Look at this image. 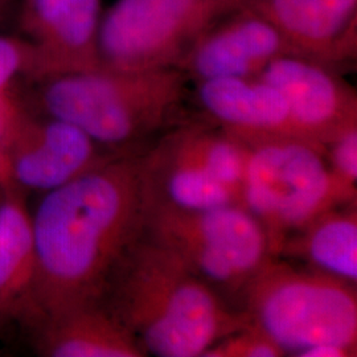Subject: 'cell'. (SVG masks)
<instances>
[{"instance_id":"obj_1","label":"cell","mask_w":357,"mask_h":357,"mask_svg":"<svg viewBox=\"0 0 357 357\" xmlns=\"http://www.w3.org/2000/svg\"><path fill=\"white\" fill-rule=\"evenodd\" d=\"M36 278L28 318L100 302L122 258L143 236L141 156L115 155L45 192L32 215Z\"/></svg>"},{"instance_id":"obj_2","label":"cell","mask_w":357,"mask_h":357,"mask_svg":"<svg viewBox=\"0 0 357 357\" xmlns=\"http://www.w3.org/2000/svg\"><path fill=\"white\" fill-rule=\"evenodd\" d=\"M102 301L147 356L203 357L249 324L243 311L144 234L115 268Z\"/></svg>"},{"instance_id":"obj_3","label":"cell","mask_w":357,"mask_h":357,"mask_svg":"<svg viewBox=\"0 0 357 357\" xmlns=\"http://www.w3.org/2000/svg\"><path fill=\"white\" fill-rule=\"evenodd\" d=\"M187 78L178 68H100L38 81V105L101 147L122 149L166 125L184 100Z\"/></svg>"},{"instance_id":"obj_4","label":"cell","mask_w":357,"mask_h":357,"mask_svg":"<svg viewBox=\"0 0 357 357\" xmlns=\"http://www.w3.org/2000/svg\"><path fill=\"white\" fill-rule=\"evenodd\" d=\"M250 324L298 356L314 345L357 354L356 284L268 257L236 301Z\"/></svg>"},{"instance_id":"obj_5","label":"cell","mask_w":357,"mask_h":357,"mask_svg":"<svg viewBox=\"0 0 357 357\" xmlns=\"http://www.w3.org/2000/svg\"><path fill=\"white\" fill-rule=\"evenodd\" d=\"M248 147L241 206L262 227L271 257L317 217L356 204V187L335 176L324 147L295 138Z\"/></svg>"},{"instance_id":"obj_6","label":"cell","mask_w":357,"mask_h":357,"mask_svg":"<svg viewBox=\"0 0 357 357\" xmlns=\"http://www.w3.org/2000/svg\"><path fill=\"white\" fill-rule=\"evenodd\" d=\"M143 234L230 303L271 257L262 227L240 205L192 211L144 203Z\"/></svg>"},{"instance_id":"obj_7","label":"cell","mask_w":357,"mask_h":357,"mask_svg":"<svg viewBox=\"0 0 357 357\" xmlns=\"http://www.w3.org/2000/svg\"><path fill=\"white\" fill-rule=\"evenodd\" d=\"M248 153L221 128L181 125L141 156L144 203L192 211L241 206Z\"/></svg>"},{"instance_id":"obj_8","label":"cell","mask_w":357,"mask_h":357,"mask_svg":"<svg viewBox=\"0 0 357 357\" xmlns=\"http://www.w3.org/2000/svg\"><path fill=\"white\" fill-rule=\"evenodd\" d=\"M243 0H115L101 17V66L113 70L178 68L205 31Z\"/></svg>"},{"instance_id":"obj_9","label":"cell","mask_w":357,"mask_h":357,"mask_svg":"<svg viewBox=\"0 0 357 357\" xmlns=\"http://www.w3.org/2000/svg\"><path fill=\"white\" fill-rule=\"evenodd\" d=\"M64 119L31 113L16 101L0 139L8 178L26 190L52 191L115 156Z\"/></svg>"},{"instance_id":"obj_10","label":"cell","mask_w":357,"mask_h":357,"mask_svg":"<svg viewBox=\"0 0 357 357\" xmlns=\"http://www.w3.org/2000/svg\"><path fill=\"white\" fill-rule=\"evenodd\" d=\"M101 0H22L16 31L31 47L26 76L51 77L100 69Z\"/></svg>"},{"instance_id":"obj_11","label":"cell","mask_w":357,"mask_h":357,"mask_svg":"<svg viewBox=\"0 0 357 357\" xmlns=\"http://www.w3.org/2000/svg\"><path fill=\"white\" fill-rule=\"evenodd\" d=\"M257 78L283 96L301 139L326 149L347 132L357 130L356 93L330 66L283 54Z\"/></svg>"},{"instance_id":"obj_12","label":"cell","mask_w":357,"mask_h":357,"mask_svg":"<svg viewBox=\"0 0 357 357\" xmlns=\"http://www.w3.org/2000/svg\"><path fill=\"white\" fill-rule=\"evenodd\" d=\"M283 54L290 52L280 31L262 15L240 6L193 43L178 69L196 82L252 78Z\"/></svg>"},{"instance_id":"obj_13","label":"cell","mask_w":357,"mask_h":357,"mask_svg":"<svg viewBox=\"0 0 357 357\" xmlns=\"http://www.w3.org/2000/svg\"><path fill=\"white\" fill-rule=\"evenodd\" d=\"M266 17L290 54L326 66L347 64L357 52V0H243Z\"/></svg>"},{"instance_id":"obj_14","label":"cell","mask_w":357,"mask_h":357,"mask_svg":"<svg viewBox=\"0 0 357 357\" xmlns=\"http://www.w3.org/2000/svg\"><path fill=\"white\" fill-rule=\"evenodd\" d=\"M197 85V98L205 114L217 128L246 146L283 138L301 139L286 100L268 82L257 77L215 78Z\"/></svg>"},{"instance_id":"obj_15","label":"cell","mask_w":357,"mask_h":357,"mask_svg":"<svg viewBox=\"0 0 357 357\" xmlns=\"http://www.w3.org/2000/svg\"><path fill=\"white\" fill-rule=\"evenodd\" d=\"M36 327V347L43 356H147L103 301L65 310L38 321Z\"/></svg>"},{"instance_id":"obj_16","label":"cell","mask_w":357,"mask_h":357,"mask_svg":"<svg viewBox=\"0 0 357 357\" xmlns=\"http://www.w3.org/2000/svg\"><path fill=\"white\" fill-rule=\"evenodd\" d=\"M36 278L32 215L7 176L0 199V318L28 315Z\"/></svg>"},{"instance_id":"obj_17","label":"cell","mask_w":357,"mask_h":357,"mask_svg":"<svg viewBox=\"0 0 357 357\" xmlns=\"http://www.w3.org/2000/svg\"><path fill=\"white\" fill-rule=\"evenodd\" d=\"M278 257L299 259L307 268L357 283V206L331 209L283 243Z\"/></svg>"},{"instance_id":"obj_18","label":"cell","mask_w":357,"mask_h":357,"mask_svg":"<svg viewBox=\"0 0 357 357\" xmlns=\"http://www.w3.org/2000/svg\"><path fill=\"white\" fill-rule=\"evenodd\" d=\"M286 352L253 324L233 332L211 347L203 357H283Z\"/></svg>"},{"instance_id":"obj_19","label":"cell","mask_w":357,"mask_h":357,"mask_svg":"<svg viewBox=\"0 0 357 357\" xmlns=\"http://www.w3.org/2000/svg\"><path fill=\"white\" fill-rule=\"evenodd\" d=\"M32 51L19 36L0 33V90L10 88L13 78L29 70Z\"/></svg>"},{"instance_id":"obj_20","label":"cell","mask_w":357,"mask_h":357,"mask_svg":"<svg viewBox=\"0 0 357 357\" xmlns=\"http://www.w3.org/2000/svg\"><path fill=\"white\" fill-rule=\"evenodd\" d=\"M326 158L335 176L356 187L357 130H352L326 147Z\"/></svg>"},{"instance_id":"obj_21","label":"cell","mask_w":357,"mask_h":357,"mask_svg":"<svg viewBox=\"0 0 357 357\" xmlns=\"http://www.w3.org/2000/svg\"><path fill=\"white\" fill-rule=\"evenodd\" d=\"M22 0H0V33H8L16 28Z\"/></svg>"},{"instance_id":"obj_22","label":"cell","mask_w":357,"mask_h":357,"mask_svg":"<svg viewBox=\"0 0 357 357\" xmlns=\"http://www.w3.org/2000/svg\"><path fill=\"white\" fill-rule=\"evenodd\" d=\"M299 357H355L356 352L336 344H319L314 345L311 348H307L302 351Z\"/></svg>"},{"instance_id":"obj_23","label":"cell","mask_w":357,"mask_h":357,"mask_svg":"<svg viewBox=\"0 0 357 357\" xmlns=\"http://www.w3.org/2000/svg\"><path fill=\"white\" fill-rule=\"evenodd\" d=\"M16 101H17V98L13 96L10 88L0 90V139H1L4 128L7 126V122L11 116ZM0 160H1V156H0Z\"/></svg>"},{"instance_id":"obj_24","label":"cell","mask_w":357,"mask_h":357,"mask_svg":"<svg viewBox=\"0 0 357 357\" xmlns=\"http://www.w3.org/2000/svg\"><path fill=\"white\" fill-rule=\"evenodd\" d=\"M7 172H6V168L3 165V160H0V199H1V195H3V187H4V181L7 178Z\"/></svg>"}]
</instances>
